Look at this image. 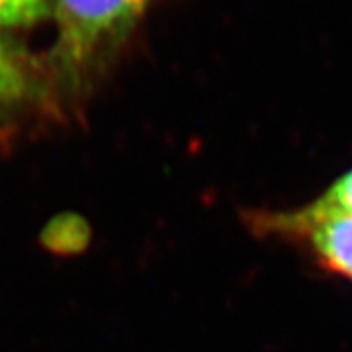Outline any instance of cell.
Masks as SVG:
<instances>
[{"label":"cell","instance_id":"6da1fadb","mask_svg":"<svg viewBox=\"0 0 352 352\" xmlns=\"http://www.w3.org/2000/svg\"><path fill=\"white\" fill-rule=\"evenodd\" d=\"M151 4L153 0H53V67L61 80L78 87L94 63L131 34Z\"/></svg>","mask_w":352,"mask_h":352},{"label":"cell","instance_id":"7a4b0ae2","mask_svg":"<svg viewBox=\"0 0 352 352\" xmlns=\"http://www.w3.org/2000/svg\"><path fill=\"white\" fill-rule=\"evenodd\" d=\"M252 226L261 233L300 241L329 272L352 282V215L309 204L294 212L252 215Z\"/></svg>","mask_w":352,"mask_h":352},{"label":"cell","instance_id":"3957f363","mask_svg":"<svg viewBox=\"0 0 352 352\" xmlns=\"http://www.w3.org/2000/svg\"><path fill=\"white\" fill-rule=\"evenodd\" d=\"M36 94V80L22 51L0 36V113L16 110Z\"/></svg>","mask_w":352,"mask_h":352},{"label":"cell","instance_id":"277c9868","mask_svg":"<svg viewBox=\"0 0 352 352\" xmlns=\"http://www.w3.org/2000/svg\"><path fill=\"white\" fill-rule=\"evenodd\" d=\"M53 8V0H0V28L38 24Z\"/></svg>","mask_w":352,"mask_h":352},{"label":"cell","instance_id":"5b68a950","mask_svg":"<svg viewBox=\"0 0 352 352\" xmlns=\"http://www.w3.org/2000/svg\"><path fill=\"white\" fill-rule=\"evenodd\" d=\"M311 204L315 208L325 210V212L352 215V168L346 170L340 178H337L331 184V188Z\"/></svg>","mask_w":352,"mask_h":352}]
</instances>
